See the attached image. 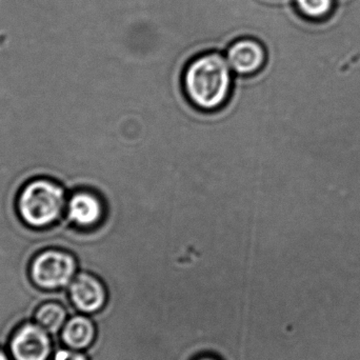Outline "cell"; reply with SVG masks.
Segmentation results:
<instances>
[{"instance_id": "cell-1", "label": "cell", "mask_w": 360, "mask_h": 360, "mask_svg": "<svg viewBox=\"0 0 360 360\" xmlns=\"http://www.w3.org/2000/svg\"><path fill=\"white\" fill-rule=\"evenodd\" d=\"M234 76L220 51H207L193 57L181 75V88L188 103L202 113L221 111L234 90Z\"/></svg>"}, {"instance_id": "cell-2", "label": "cell", "mask_w": 360, "mask_h": 360, "mask_svg": "<svg viewBox=\"0 0 360 360\" xmlns=\"http://www.w3.org/2000/svg\"><path fill=\"white\" fill-rule=\"evenodd\" d=\"M67 203V190L61 182L48 176H36L21 186L16 209L25 226L44 230L61 220Z\"/></svg>"}, {"instance_id": "cell-3", "label": "cell", "mask_w": 360, "mask_h": 360, "mask_svg": "<svg viewBox=\"0 0 360 360\" xmlns=\"http://www.w3.org/2000/svg\"><path fill=\"white\" fill-rule=\"evenodd\" d=\"M77 266L76 256L71 252L51 247L34 256L30 264V276L40 289H61L73 281Z\"/></svg>"}, {"instance_id": "cell-4", "label": "cell", "mask_w": 360, "mask_h": 360, "mask_svg": "<svg viewBox=\"0 0 360 360\" xmlns=\"http://www.w3.org/2000/svg\"><path fill=\"white\" fill-rule=\"evenodd\" d=\"M67 220L82 231H93L101 226L108 216L105 199L95 188H76L67 203Z\"/></svg>"}, {"instance_id": "cell-5", "label": "cell", "mask_w": 360, "mask_h": 360, "mask_svg": "<svg viewBox=\"0 0 360 360\" xmlns=\"http://www.w3.org/2000/svg\"><path fill=\"white\" fill-rule=\"evenodd\" d=\"M224 55L233 73L241 77L255 75L262 71L268 59L264 44L251 37L234 40L228 46Z\"/></svg>"}, {"instance_id": "cell-6", "label": "cell", "mask_w": 360, "mask_h": 360, "mask_svg": "<svg viewBox=\"0 0 360 360\" xmlns=\"http://www.w3.org/2000/svg\"><path fill=\"white\" fill-rule=\"evenodd\" d=\"M49 332L37 323L21 326L11 340L15 360H48L52 350Z\"/></svg>"}, {"instance_id": "cell-7", "label": "cell", "mask_w": 360, "mask_h": 360, "mask_svg": "<svg viewBox=\"0 0 360 360\" xmlns=\"http://www.w3.org/2000/svg\"><path fill=\"white\" fill-rule=\"evenodd\" d=\"M70 297L82 312H98L107 302V290L103 281L89 272H80L70 283Z\"/></svg>"}, {"instance_id": "cell-8", "label": "cell", "mask_w": 360, "mask_h": 360, "mask_svg": "<svg viewBox=\"0 0 360 360\" xmlns=\"http://www.w3.org/2000/svg\"><path fill=\"white\" fill-rule=\"evenodd\" d=\"M96 336L94 323L88 317L74 316L63 328V340L72 350H84L94 342Z\"/></svg>"}, {"instance_id": "cell-9", "label": "cell", "mask_w": 360, "mask_h": 360, "mask_svg": "<svg viewBox=\"0 0 360 360\" xmlns=\"http://www.w3.org/2000/svg\"><path fill=\"white\" fill-rule=\"evenodd\" d=\"M35 319L36 323L49 333H57L65 326L67 311L58 302H46L36 311Z\"/></svg>"}, {"instance_id": "cell-10", "label": "cell", "mask_w": 360, "mask_h": 360, "mask_svg": "<svg viewBox=\"0 0 360 360\" xmlns=\"http://www.w3.org/2000/svg\"><path fill=\"white\" fill-rule=\"evenodd\" d=\"M296 10L309 19H321L330 14L333 0H294Z\"/></svg>"}, {"instance_id": "cell-11", "label": "cell", "mask_w": 360, "mask_h": 360, "mask_svg": "<svg viewBox=\"0 0 360 360\" xmlns=\"http://www.w3.org/2000/svg\"><path fill=\"white\" fill-rule=\"evenodd\" d=\"M53 360H88L84 354L76 350H60L55 354Z\"/></svg>"}, {"instance_id": "cell-12", "label": "cell", "mask_w": 360, "mask_h": 360, "mask_svg": "<svg viewBox=\"0 0 360 360\" xmlns=\"http://www.w3.org/2000/svg\"><path fill=\"white\" fill-rule=\"evenodd\" d=\"M0 360H10L8 359V356H6V353L2 352L1 350H0Z\"/></svg>"}, {"instance_id": "cell-13", "label": "cell", "mask_w": 360, "mask_h": 360, "mask_svg": "<svg viewBox=\"0 0 360 360\" xmlns=\"http://www.w3.org/2000/svg\"><path fill=\"white\" fill-rule=\"evenodd\" d=\"M197 360H216V359H212V357H201V359H199Z\"/></svg>"}]
</instances>
